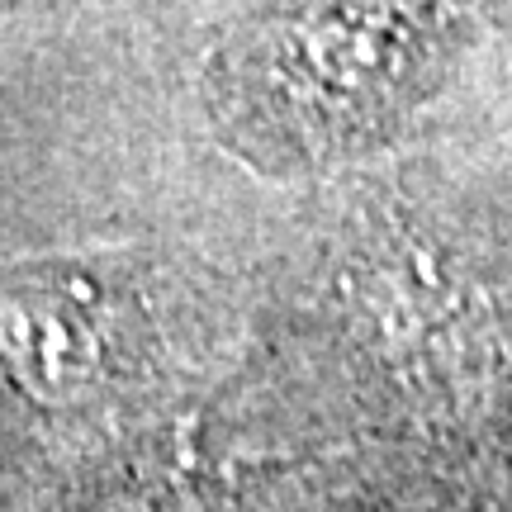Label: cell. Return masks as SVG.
<instances>
[{
  "label": "cell",
  "instance_id": "obj_1",
  "mask_svg": "<svg viewBox=\"0 0 512 512\" xmlns=\"http://www.w3.org/2000/svg\"><path fill=\"white\" fill-rule=\"evenodd\" d=\"M422 38L380 0H294L233 57L238 110L294 152L356 147L399 119Z\"/></svg>",
  "mask_w": 512,
  "mask_h": 512
},
{
  "label": "cell",
  "instance_id": "obj_2",
  "mask_svg": "<svg viewBox=\"0 0 512 512\" xmlns=\"http://www.w3.org/2000/svg\"><path fill=\"white\" fill-rule=\"evenodd\" d=\"M0 361L38 403L91 394L110 366V318L95 285L62 275L0 280Z\"/></svg>",
  "mask_w": 512,
  "mask_h": 512
},
{
  "label": "cell",
  "instance_id": "obj_3",
  "mask_svg": "<svg viewBox=\"0 0 512 512\" xmlns=\"http://www.w3.org/2000/svg\"><path fill=\"white\" fill-rule=\"evenodd\" d=\"M384 10H394L399 19H408L418 34H432L437 24H446V19L456 15L465 0H380Z\"/></svg>",
  "mask_w": 512,
  "mask_h": 512
}]
</instances>
